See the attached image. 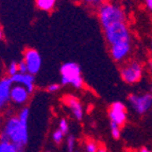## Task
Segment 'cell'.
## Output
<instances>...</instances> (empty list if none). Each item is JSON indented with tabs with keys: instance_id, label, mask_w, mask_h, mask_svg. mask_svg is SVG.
Instances as JSON below:
<instances>
[{
	"instance_id": "cell-8",
	"label": "cell",
	"mask_w": 152,
	"mask_h": 152,
	"mask_svg": "<svg viewBox=\"0 0 152 152\" xmlns=\"http://www.w3.org/2000/svg\"><path fill=\"white\" fill-rule=\"evenodd\" d=\"M109 118L111 124H115L121 128L127 121V107H126V105L120 101L112 103L109 109Z\"/></svg>"
},
{
	"instance_id": "cell-6",
	"label": "cell",
	"mask_w": 152,
	"mask_h": 152,
	"mask_svg": "<svg viewBox=\"0 0 152 152\" xmlns=\"http://www.w3.org/2000/svg\"><path fill=\"white\" fill-rule=\"evenodd\" d=\"M128 101L135 113L138 115H144L152 107V95L149 93L142 95L132 94L128 98Z\"/></svg>"
},
{
	"instance_id": "cell-14",
	"label": "cell",
	"mask_w": 152,
	"mask_h": 152,
	"mask_svg": "<svg viewBox=\"0 0 152 152\" xmlns=\"http://www.w3.org/2000/svg\"><path fill=\"white\" fill-rule=\"evenodd\" d=\"M56 2L54 0H36L35 5L36 8L44 12H50L56 8Z\"/></svg>"
},
{
	"instance_id": "cell-18",
	"label": "cell",
	"mask_w": 152,
	"mask_h": 152,
	"mask_svg": "<svg viewBox=\"0 0 152 152\" xmlns=\"http://www.w3.org/2000/svg\"><path fill=\"white\" fill-rule=\"evenodd\" d=\"M60 131L63 133V134H68L69 133V124L68 121L65 119V118H62L60 121H58V128Z\"/></svg>"
},
{
	"instance_id": "cell-22",
	"label": "cell",
	"mask_w": 152,
	"mask_h": 152,
	"mask_svg": "<svg viewBox=\"0 0 152 152\" xmlns=\"http://www.w3.org/2000/svg\"><path fill=\"white\" fill-rule=\"evenodd\" d=\"M60 88H61V84L51 83V84H49L48 86H47V91H48V93H50V94H54V93H56V91H60Z\"/></svg>"
},
{
	"instance_id": "cell-12",
	"label": "cell",
	"mask_w": 152,
	"mask_h": 152,
	"mask_svg": "<svg viewBox=\"0 0 152 152\" xmlns=\"http://www.w3.org/2000/svg\"><path fill=\"white\" fill-rule=\"evenodd\" d=\"M64 103L65 105L69 109V111L71 112V114L74 116V118H76V120H82L84 116V111L82 103L79 101V99L76 98L75 96H65L64 97Z\"/></svg>"
},
{
	"instance_id": "cell-31",
	"label": "cell",
	"mask_w": 152,
	"mask_h": 152,
	"mask_svg": "<svg viewBox=\"0 0 152 152\" xmlns=\"http://www.w3.org/2000/svg\"><path fill=\"white\" fill-rule=\"evenodd\" d=\"M129 152H132V151H129Z\"/></svg>"
},
{
	"instance_id": "cell-7",
	"label": "cell",
	"mask_w": 152,
	"mask_h": 152,
	"mask_svg": "<svg viewBox=\"0 0 152 152\" xmlns=\"http://www.w3.org/2000/svg\"><path fill=\"white\" fill-rule=\"evenodd\" d=\"M23 62L27 65L28 68V74L35 76L39 72L42 68V64H43V60L36 49L33 48H27L23 51Z\"/></svg>"
},
{
	"instance_id": "cell-25",
	"label": "cell",
	"mask_w": 152,
	"mask_h": 152,
	"mask_svg": "<svg viewBox=\"0 0 152 152\" xmlns=\"http://www.w3.org/2000/svg\"><path fill=\"white\" fill-rule=\"evenodd\" d=\"M140 152H152V151L149 149V148H146V147H144V148H142V149L140 150Z\"/></svg>"
},
{
	"instance_id": "cell-24",
	"label": "cell",
	"mask_w": 152,
	"mask_h": 152,
	"mask_svg": "<svg viewBox=\"0 0 152 152\" xmlns=\"http://www.w3.org/2000/svg\"><path fill=\"white\" fill-rule=\"evenodd\" d=\"M145 4H146V8L152 12V0H147V1L145 2Z\"/></svg>"
},
{
	"instance_id": "cell-26",
	"label": "cell",
	"mask_w": 152,
	"mask_h": 152,
	"mask_svg": "<svg viewBox=\"0 0 152 152\" xmlns=\"http://www.w3.org/2000/svg\"><path fill=\"white\" fill-rule=\"evenodd\" d=\"M97 152H107V149H105V148H99Z\"/></svg>"
},
{
	"instance_id": "cell-29",
	"label": "cell",
	"mask_w": 152,
	"mask_h": 152,
	"mask_svg": "<svg viewBox=\"0 0 152 152\" xmlns=\"http://www.w3.org/2000/svg\"><path fill=\"white\" fill-rule=\"evenodd\" d=\"M44 152H51V151H49V150H45Z\"/></svg>"
},
{
	"instance_id": "cell-17",
	"label": "cell",
	"mask_w": 152,
	"mask_h": 152,
	"mask_svg": "<svg viewBox=\"0 0 152 152\" xmlns=\"http://www.w3.org/2000/svg\"><path fill=\"white\" fill-rule=\"evenodd\" d=\"M8 74L9 77L12 78V77L16 76L18 74V62L12 61L8 66Z\"/></svg>"
},
{
	"instance_id": "cell-27",
	"label": "cell",
	"mask_w": 152,
	"mask_h": 152,
	"mask_svg": "<svg viewBox=\"0 0 152 152\" xmlns=\"http://www.w3.org/2000/svg\"><path fill=\"white\" fill-rule=\"evenodd\" d=\"M2 38H3V32H2V30L0 29V41H1Z\"/></svg>"
},
{
	"instance_id": "cell-4",
	"label": "cell",
	"mask_w": 152,
	"mask_h": 152,
	"mask_svg": "<svg viewBox=\"0 0 152 152\" xmlns=\"http://www.w3.org/2000/svg\"><path fill=\"white\" fill-rule=\"evenodd\" d=\"M105 41L109 46L124 43V42H132L131 33L126 23H117L110 26L103 30Z\"/></svg>"
},
{
	"instance_id": "cell-11",
	"label": "cell",
	"mask_w": 152,
	"mask_h": 152,
	"mask_svg": "<svg viewBox=\"0 0 152 152\" xmlns=\"http://www.w3.org/2000/svg\"><path fill=\"white\" fill-rule=\"evenodd\" d=\"M30 93L26 87L17 84H13L11 91V102L15 105H23L29 101Z\"/></svg>"
},
{
	"instance_id": "cell-20",
	"label": "cell",
	"mask_w": 152,
	"mask_h": 152,
	"mask_svg": "<svg viewBox=\"0 0 152 152\" xmlns=\"http://www.w3.org/2000/svg\"><path fill=\"white\" fill-rule=\"evenodd\" d=\"M64 136H65V134H63L58 129H56V131H53V133H52V140H53L56 145H60L63 142Z\"/></svg>"
},
{
	"instance_id": "cell-21",
	"label": "cell",
	"mask_w": 152,
	"mask_h": 152,
	"mask_svg": "<svg viewBox=\"0 0 152 152\" xmlns=\"http://www.w3.org/2000/svg\"><path fill=\"white\" fill-rule=\"evenodd\" d=\"M98 149V146L95 142H88L85 145V152H97Z\"/></svg>"
},
{
	"instance_id": "cell-1",
	"label": "cell",
	"mask_w": 152,
	"mask_h": 152,
	"mask_svg": "<svg viewBox=\"0 0 152 152\" xmlns=\"http://www.w3.org/2000/svg\"><path fill=\"white\" fill-rule=\"evenodd\" d=\"M29 117L30 109L27 107H23L17 116L10 117L1 130L0 140L11 142L19 152H25L29 142Z\"/></svg>"
},
{
	"instance_id": "cell-19",
	"label": "cell",
	"mask_w": 152,
	"mask_h": 152,
	"mask_svg": "<svg viewBox=\"0 0 152 152\" xmlns=\"http://www.w3.org/2000/svg\"><path fill=\"white\" fill-rule=\"evenodd\" d=\"M110 131H111L112 136L114 137L115 140L120 138V127L115 124H111L110 122Z\"/></svg>"
},
{
	"instance_id": "cell-5",
	"label": "cell",
	"mask_w": 152,
	"mask_h": 152,
	"mask_svg": "<svg viewBox=\"0 0 152 152\" xmlns=\"http://www.w3.org/2000/svg\"><path fill=\"white\" fill-rule=\"evenodd\" d=\"M121 79L128 84H135L140 81L142 77V66L137 61H132L124 64L120 68Z\"/></svg>"
},
{
	"instance_id": "cell-13",
	"label": "cell",
	"mask_w": 152,
	"mask_h": 152,
	"mask_svg": "<svg viewBox=\"0 0 152 152\" xmlns=\"http://www.w3.org/2000/svg\"><path fill=\"white\" fill-rule=\"evenodd\" d=\"M11 79L14 84L26 87L30 95L33 94V91H35V76H32L30 74H17Z\"/></svg>"
},
{
	"instance_id": "cell-28",
	"label": "cell",
	"mask_w": 152,
	"mask_h": 152,
	"mask_svg": "<svg viewBox=\"0 0 152 152\" xmlns=\"http://www.w3.org/2000/svg\"><path fill=\"white\" fill-rule=\"evenodd\" d=\"M149 68H150V70H151V72H152V62H150V63H149Z\"/></svg>"
},
{
	"instance_id": "cell-2",
	"label": "cell",
	"mask_w": 152,
	"mask_h": 152,
	"mask_svg": "<svg viewBox=\"0 0 152 152\" xmlns=\"http://www.w3.org/2000/svg\"><path fill=\"white\" fill-rule=\"evenodd\" d=\"M99 23L101 25L102 29H107L110 26L117 23H126L127 15L124 9L118 4L112 2H103L98 8Z\"/></svg>"
},
{
	"instance_id": "cell-23",
	"label": "cell",
	"mask_w": 152,
	"mask_h": 152,
	"mask_svg": "<svg viewBox=\"0 0 152 152\" xmlns=\"http://www.w3.org/2000/svg\"><path fill=\"white\" fill-rule=\"evenodd\" d=\"M18 74H28V68L23 60L18 62Z\"/></svg>"
},
{
	"instance_id": "cell-15",
	"label": "cell",
	"mask_w": 152,
	"mask_h": 152,
	"mask_svg": "<svg viewBox=\"0 0 152 152\" xmlns=\"http://www.w3.org/2000/svg\"><path fill=\"white\" fill-rule=\"evenodd\" d=\"M0 152H19V150L11 142L0 140Z\"/></svg>"
},
{
	"instance_id": "cell-3",
	"label": "cell",
	"mask_w": 152,
	"mask_h": 152,
	"mask_svg": "<svg viewBox=\"0 0 152 152\" xmlns=\"http://www.w3.org/2000/svg\"><path fill=\"white\" fill-rule=\"evenodd\" d=\"M61 85H71L74 88L80 89L83 87L84 82L82 78L81 67L76 62H66L60 68Z\"/></svg>"
},
{
	"instance_id": "cell-9",
	"label": "cell",
	"mask_w": 152,
	"mask_h": 152,
	"mask_svg": "<svg viewBox=\"0 0 152 152\" xmlns=\"http://www.w3.org/2000/svg\"><path fill=\"white\" fill-rule=\"evenodd\" d=\"M132 50V42H124L110 47L111 58L117 63L126 61Z\"/></svg>"
},
{
	"instance_id": "cell-30",
	"label": "cell",
	"mask_w": 152,
	"mask_h": 152,
	"mask_svg": "<svg viewBox=\"0 0 152 152\" xmlns=\"http://www.w3.org/2000/svg\"><path fill=\"white\" fill-rule=\"evenodd\" d=\"M151 51H152V41H151Z\"/></svg>"
},
{
	"instance_id": "cell-16",
	"label": "cell",
	"mask_w": 152,
	"mask_h": 152,
	"mask_svg": "<svg viewBox=\"0 0 152 152\" xmlns=\"http://www.w3.org/2000/svg\"><path fill=\"white\" fill-rule=\"evenodd\" d=\"M66 150L67 152L76 151V137L72 134H69L66 140Z\"/></svg>"
},
{
	"instance_id": "cell-10",
	"label": "cell",
	"mask_w": 152,
	"mask_h": 152,
	"mask_svg": "<svg viewBox=\"0 0 152 152\" xmlns=\"http://www.w3.org/2000/svg\"><path fill=\"white\" fill-rule=\"evenodd\" d=\"M13 84L14 83L10 77L0 78V110L5 109L11 102V91Z\"/></svg>"
}]
</instances>
